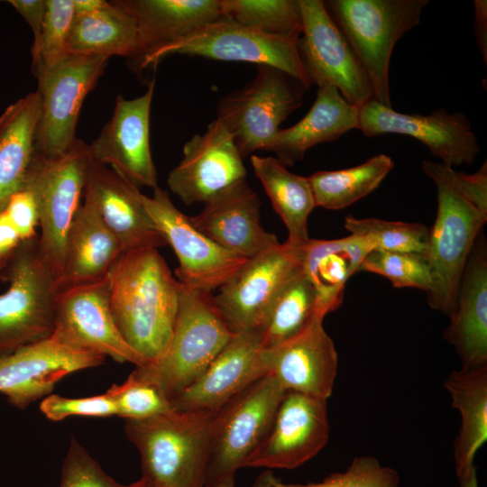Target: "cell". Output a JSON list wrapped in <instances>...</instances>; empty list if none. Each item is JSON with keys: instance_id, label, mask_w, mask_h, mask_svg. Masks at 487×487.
I'll return each instance as SVG.
<instances>
[{"instance_id": "2e32d148", "label": "cell", "mask_w": 487, "mask_h": 487, "mask_svg": "<svg viewBox=\"0 0 487 487\" xmlns=\"http://www.w3.org/2000/svg\"><path fill=\"white\" fill-rule=\"evenodd\" d=\"M358 129L367 137L387 133L413 137L452 168L473 164L480 152L477 136L464 114H449L445 108L427 115L403 114L372 99L359 109Z\"/></svg>"}, {"instance_id": "836d02e7", "label": "cell", "mask_w": 487, "mask_h": 487, "mask_svg": "<svg viewBox=\"0 0 487 487\" xmlns=\"http://www.w3.org/2000/svg\"><path fill=\"white\" fill-rule=\"evenodd\" d=\"M394 167L386 154L371 157L365 162L337 170H320L308 177L316 207L344 209L374 191Z\"/></svg>"}, {"instance_id": "5b68a950", "label": "cell", "mask_w": 487, "mask_h": 487, "mask_svg": "<svg viewBox=\"0 0 487 487\" xmlns=\"http://www.w3.org/2000/svg\"><path fill=\"white\" fill-rule=\"evenodd\" d=\"M324 5L371 82L374 99L392 107L390 62L395 43L420 22L427 0H328Z\"/></svg>"}, {"instance_id": "7c38bea8", "label": "cell", "mask_w": 487, "mask_h": 487, "mask_svg": "<svg viewBox=\"0 0 487 487\" xmlns=\"http://www.w3.org/2000/svg\"><path fill=\"white\" fill-rule=\"evenodd\" d=\"M304 244L279 243L247 260L219 288L214 301L233 333L261 330L277 297L303 270Z\"/></svg>"}, {"instance_id": "277c9868", "label": "cell", "mask_w": 487, "mask_h": 487, "mask_svg": "<svg viewBox=\"0 0 487 487\" xmlns=\"http://www.w3.org/2000/svg\"><path fill=\"white\" fill-rule=\"evenodd\" d=\"M234 334L210 292L180 283L177 316L166 353L152 364L136 367L131 374L154 384L170 400L206 371Z\"/></svg>"}, {"instance_id": "3957f363", "label": "cell", "mask_w": 487, "mask_h": 487, "mask_svg": "<svg viewBox=\"0 0 487 487\" xmlns=\"http://www.w3.org/2000/svg\"><path fill=\"white\" fill-rule=\"evenodd\" d=\"M216 410H170L125 420L141 456L142 487H204Z\"/></svg>"}, {"instance_id": "f6af8a7d", "label": "cell", "mask_w": 487, "mask_h": 487, "mask_svg": "<svg viewBox=\"0 0 487 487\" xmlns=\"http://www.w3.org/2000/svg\"><path fill=\"white\" fill-rule=\"evenodd\" d=\"M23 243L4 210L0 212V272L8 265Z\"/></svg>"}, {"instance_id": "4316f807", "label": "cell", "mask_w": 487, "mask_h": 487, "mask_svg": "<svg viewBox=\"0 0 487 487\" xmlns=\"http://www.w3.org/2000/svg\"><path fill=\"white\" fill-rule=\"evenodd\" d=\"M124 252L94 206L84 199L67 234L64 269L57 290L104 278Z\"/></svg>"}, {"instance_id": "d590c367", "label": "cell", "mask_w": 487, "mask_h": 487, "mask_svg": "<svg viewBox=\"0 0 487 487\" xmlns=\"http://www.w3.org/2000/svg\"><path fill=\"white\" fill-rule=\"evenodd\" d=\"M221 17L267 36L298 41L299 0H220Z\"/></svg>"}, {"instance_id": "ab89813d", "label": "cell", "mask_w": 487, "mask_h": 487, "mask_svg": "<svg viewBox=\"0 0 487 487\" xmlns=\"http://www.w3.org/2000/svg\"><path fill=\"white\" fill-rule=\"evenodd\" d=\"M379 274L394 288H415L427 293L431 288V273L423 254L371 251L363 260L358 271Z\"/></svg>"}, {"instance_id": "30bf717a", "label": "cell", "mask_w": 487, "mask_h": 487, "mask_svg": "<svg viewBox=\"0 0 487 487\" xmlns=\"http://www.w3.org/2000/svg\"><path fill=\"white\" fill-rule=\"evenodd\" d=\"M286 391L271 374L218 409L205 485L234 476L269 433Z\"/></svg>"}, {"instance_id": "8fae6325", "label": "cell", "mask_w": 487, "mask_h": 487, "mask_svg": "<svg viewBox=\"0 0 487 487\" xmlns=\"http://www.w3.org/2000/svg\"><path fill=\"white\" fill-rule=\"evenodd\" d=\"M109 58L68 54L37 78L41 114L36 129L35 152L57 158L78 140L77 124L83 102L97 84Z\"/></svg>"}, {"instance_id": "60d3db41", "label": "cell", "mask_w": 487, "mask_h": 487, "mask_svg": "<svg viewBox=\"0 0 487 487\" xmlns=\"http://www.w3.org/2000/svg\"><path fill=\"white\" fill-rule=\"evenodd\" d=\"M114 400L117 416L125 420H142L173 410L170 400L154 384L142 381L132 374L106 391Z\"/></svg>"}, {"instance_id": "7bdbcfd3", "label": "cell", "mask_w": 487, "mask_h": 487, "mask_svg": "<svg viewBox=\"0 0 487 487\" xmlns=\"http://www.w3.org/2000/svg\"><path fill=\"white\" fill-rule=\"evenodd\" d=\"M40 409L52 421H60L71 416L95 418L117 416L115 403L107 392L75 399L57 394L48 395L41 402Z\"/></svg>"}, {"instance_id": "8992f818", "label": "cell", "mask_w": 487, "mask_h": 487, "mask_svg": "<svg viewBox=\"0 0 487 487\" xmlns=\"http://www.w3.org/2000/svg\"><path fill=\"white\" fill-rule=\"evenodd\" d=\"M91 161L89 144L80 139L57 158L46 159L35 152L22 186L35 198L39 248L56 283L63 272L66 238L80 205Z\"/></svg>"}, {"instance_id": "83f0119b", "label": "cell", "mask_w": 487, "mask_h": 487, "mask_svg": "<svg viewBox=\"0 0 487 487\" xmlns=\"http://www.w3.org/2000/svg\"><path fill=\"white\" fill-rule=\"evenodd\" d=\"M135 19L140 41L134 60L221 18L220 0H117Z\"/></svg>"}, {"instance_id": "ee69618b", "label": "cell", "mask_w": 487, "mask_h": 487, "mask_svg": "<svg viewBox=\"0 0 487 487\" xmlns=\"http://www.w3.org/2000/svg\"><path fill=\"white\" fill-rule=\"evenodd\" d=\"M15 227L23 242L38 236L39 213L31 190L22 187L15 191L3 209Z\"/></svg>"}, {"instance_id": "8d00e7d4", "label": "cell", "mask_w": 487, "mask_h": 487, "mask_svg": "<svg viewBox=\"0 0 487 487\" xmlns=\"http://www.w3.org/2000/svg\"><path fill=\"white\" fill-rule=\"evenodd\" d=\"M253 487H400V477L393 468L382 465L372 455L354 457L344 472L331 473L317 482H285L271 470L262 472Z\"/></svg>"}, {"instance_id": "9c48e42d", "label": "cell", "mask_w": 487, "mask_h": 487, "mask_svg": "<svg viewBox=\"0 0 487 487\" xmlns=\"http://www.w3.org/2000/svg\"><path fill=\"white\" fill-rule=\"evenodd\" d=\"M174 54L271 66L308 89L310 87L299 58L297 41L267 36L222 17L191 30L134 63L138 69H143Z\"/></svg>"}, {"instance_id": "d6a6232c", "label": "cell", "mask_w": 487, "mask_h": 487, "mask_svg": "<svg viewBox=\"0 0 487 487\" xmlns=\"http://www.w3.org/2000/svg\"><path fill=\"white\" fill-rule=\"evenodd\" d=\"M251 163L272 207L287 228L286 243L303 245L309 239L308 216L316 207L308 177L290 172L275 157L253 155Z\"/></svg>"}, {"instance_id": "7a4b0ae2", "label": "cell", "mask_w": 487, "mask_h": 487, "mask_svg": "<svg viewBox=\"0 0 487 487\" xmlns=\"http://www.w3.org/2000/svg\"><path fill=\"white\" fill-rule=\"evenodd\" d=\"M109 275L110 308L120 334L147 365L157 362L171 339L180 282L153 247L124 251Z\"/></svg>"}, {"instance_id": "5bb4252c", "label": "cell", "mask_w": 487, "mask_h": 487, "mask_svg": "<svg viewBox=\"0 0 487 487\" xmlns=\"http://www.w3.org/2000/svg\"><path fill=\"white\" fill-rule=\"evenodd\" d=\"M302 32L297 41L307 80L331 85L353 106L374 99L369 78L321 0H299Z\"/></svg>"}, {"instance_id": "f35d334b", "label": "cell", "mask_w": 487, "mask_h": 487, "mask_svg": "<svg viewBox=\"0 0 487 487\" xmlns=\"http://www.w3.org/2000/svg\"><path fill=\"white\" fill-rule=\"evenodd\" d=\"M40 33L32 46V71L35 77L68 55V40L75 16L73 0H46Z\"/></svg>"}, {"instance_id": "b9f144b4", "label": "cell", "mask_w": 487, "mask_h": 487, "mask_svg": "<svg viewBox=\"0 0 487 487\" xmlns=\"http://www.w3.org/2000/svg\"><path fill=\"white\" fill-rule=\"evenodd\" d=\"M60 487H142V484L140 481L129 485L119 483L72 438L61 467Z\"/></svg>"}, {"instance_id": "e0dca14e", "label": "cell", "mask_w": 487, "mask_h": 487, "mask_svg": "<svg viewBox=\"0 0 487 487\" xmlns=\"http://www.w3.org/2000/svg\"><path fill=\"white\" fill-rule=\"evenodd\" d=\"M326 402L286 391L269 433L244 467L292 470L314 458L329 440Z\"/></svg>"}, {"instance_id": "ba28073f", "label": "cell", "mask_w": 487, "mask_h": 487, "mask_svg": "<svg viewBox=\"0 0 487 487\" xmlns=\"http://www.w3.org/2000/svg\"><path fill=\"white\" fill-rule=\"evenodd\" d=\"M307 89L277 68L258 66L251 82L220 98L216 118L244 159L255 151H266L280 124L301 106Z\"/></svg>"}, {"instance_id": "6da1fadb", "label": "cell", "mask_w": 487, "mask_h": 487, "mask_svg": "<svg viewBox=\"0 0 487 487\" xmlns=\"http://www.w3.org/2000/svg\"><path fill=\"white\" fill-rule=\"evenodd\" d=\"M437 189V212L425 258L431 273L427 304L448 318L455 312L464 268L487 222V163L466 174L442 162L422 161Z\"/></svg>"}, {"instance_id": "681fc988", "label": "cell", "mask_w": 487, "mask_h": 487, "mask_svg": "<svg viewBox=\"0 0 487 487\" xmlns=\"http://www.w3.org/2000/svg\"><path fill=\"white\" fill-rule=\"evenodd\" d=\"M460 487H479L476 467L465 477L458 479Z\"/></svg>"}, {"instance_id": "44dd1931", "label": "cell", "mask_w": 487, "mask_h": 487, "mask_svg": "<svg viewBox=\"0 0 487 487\" xmlns=\"http://www.w3.org/2000/svg\"><path fill=\"white\" fill-rule=\"evenodd\" d=\"M104 355L67 347L48 337L0 357V393L20 409L48 396L71 372L99 366Z\"/></svg>"}, {"instance_id": "1f68e13d", "label": "cell", "mask_w": 487, "mask_h": 487, "mask_svg": "<svg viewBox=\"0 0 487 487\" xmlns=\"http://www.w3.org/2000/svg\"><path fill=\"white\" fill-rule=\"evenodd\" d=\"M67 51L74 55L135 60L140 52L136 21L117 0L108 1L94 13L75 14Z\"/></svg>"}, {"instance_id": "e575fe53", "label": "cell", "mask_w": 487, "mask_h": 487, "mask_svg": "<svg viewBox=\"0 0 487 487\" xmlns=\"http://www.w3.org/2000/svg\"><path fill=\"white\" fill-rule=\"evenodd\" d=\"M319 310V293L302 270L281 290L260 332L263 348L281 343L303 330Z\"/></svg>"}, {"instance_id": "603a6c76", "label": "cell", "mask_w": 487, "mask_h": 487, "mask_svg": "<svg viewBox=\"0 0 487 487\" xmlns=\"http://www.w3.org/2000/svg\"><path fill=\"white\" fill-rule=\"evenodd\" d=\"M260 207L258 195L244 179L208 198L189 219L212 242L249 260L280 243L262 226Z\"/></svg>"}, {"instance_id": "484cf974", "label": "cell", "mask_w": 487, "mask_h": 487, "mask_svg": "<svg viewBox=\"0 0 487 487\" xmlns=\"http://www.w3.org/2000/svg\"><path fill=\"white\" fill-rule=\"evenodd\" d=\"M359 109L331 85L317 87L316 99L296 124L280 129L266 151L272 152L283 165L292 167L315 145L334 142L358 129Z\"/></svg>"}, {"instance_id": "f1b7e54d", "label": "cell", "mask_w": 487, "mask_h": 487, "mask_svg": "<svg viewBox=\"0 0 487 487\" xmlns=\"http://www.w3.org/2000/svg\"><path fill=\"white\" fill-rule=\"evenodd\" d=\"M452 406L460 414V427L454 442L457 479L476 466L474 459L487 441V366L451 372L444 381Z\"/></svg>"}, {"instance_id": "ac0fdd59", "label": "cell", "mask_w": 487, "mask_h": 487, "mask_svg": "<svg viewBox=\"0 0 487 487\" xmlns=\"http://www.w3.org/2000/svg\"><path fill=\"white\" fill-rule=\"evenodd\" d=\"M155 79L140 96H117L113 114L89 144L92 159L106 165L137 188H156L157 170L150 145V115Z\"/></svg>"}, {"instance_id": "f907efd6", "label": "cell", "mask_w": 487, "mask_h": 487, "mask_svg": "<svg viewBox=\"0 0 487 487\" xmlns=\"http://www.w3.org/2000/svg\"><path fill=\"white\" fill-rule=\"evenodd\" d=\"M204 487H234V476L226 477L213 484L205 485Z\"/></svg>"}, {"instance_id": "74e56055", "label": "cell", "mask_w": 487, "mask_h": 487, "mask_svg": "<svg viewBox=\"0 0 487 487\" xmlns=\"http://www.w3.org/2000/svg\"><path fill=\"white\" fill-rule=\"evenodd\" d=\"M345 227L352 235L368 239L373 250L425 254L429 228L421 223L347 216Z\"/></svg>"}, {"instance_id": "7402d4cb", "label": "cell", "mask_w": 487, "mask_h": 487, "mask_svg": "<svg viewBox=\"0 0 487 487\" xmlns=\"http://www.w3.org/2000/svg\"><path fill=\"white\" fill-rule=\"evenodd\" d=\"M259 330L234 333L206 371L170 401L173 410H216L267 375Z\"/></svg>"}, {"instance_id": "4dcf8cb0", "label": "cell", "mask_w": 487, "mask_h": 487, "mask_svg": "<svg viewBox=\"0 0 487 487\" xmlns=\"http://www.w3.org/2000/svg\"><path fill=\"white\" fill-rule=\"evenodd\" d=\"M40 114L36 90L10 104L0 115V212L23 184L35 153Z\"/></svg>"}, {"instance_id": "52a82bcc", "label": "cell", "mask_w": 487, "mask_h": 487, "mask_svg": "<svg viewBox=\"0 0 487 487\" xmlns=\"http://www.w3.org/2000/svg\"><path fill=\"white\" fill-rule=\"evenodd\" d=\"M39 236V235H38ZM38 236L21 244L0 280V357L48 338L54 329L56 279L44 262Z\"/></svg>"}, {"instance_id": "cb8c5ba5", "label": "cell", "mask_w": 487, "mask_h": 487, "mask_svg": "<svg viewBox=\"0 0 487 487\" xmlns=\"http://www.w3.org/2000/svg\"><path fill=\"white\" fill-rule=\"evenodd\" d=\"M83 194L124 251L168 244L146 211L139 188L113 169L92 159Z\"/></svg>"}, {"instance_id": "c3c4849f", "label": "cell", "mask_w": 487, "mask_h": 487, "mask_svg": "<svg viewBox=\"0 0 487 487\" xmlns=\"http://www.w3.org/2000/svg\"><path fill=\"white\" fill-rule=\"evenodd\" d=\"M106 0H73L75 14L94 13L107 5Z\"/></svg>"}, {"instance_id": "4fadbf2b", "label": "cell", "mask_w": 487, "mask_h": 487, "mask_svg": "<svg viewBox=\"0 0 487 487\" xmlns=\"http://www.w3.org/2000/svg\"><path fill=\"white\" fill-rule=\"evenodd\" d=\"M110 289L108 272L100 280L58 290L51 337L74 350L146 366L147 361L126 343L115 323Z\"/></svg>"}, {"instance_id": "9a60e30c", "label": "cell", "mask_w": 487, "mask_h": 487, "mask_svg": "<svg viewBox=\"0 0 487 487\" xmlns=\"http://www.w3.org/2000/svg\"><path fill=\"white\" fill-rule=\"evenodd\" d=\"M143 206L174 250L177 280L191 289L212 292L225 283L247 261L212 242L179 211L167 191L156 188L152 197L142 195Z\"/></svg>"}, {"instance_id": "ffe728a7", "label": "cell", "mask_w": 487, "mask_h": 487, "mask_svg": "<svg viewBox=\"0 0 487 487\" xmlns=\"http://www.w3.org/2000/svg\"><path fill=\"white\" fill-rule=\"evenodd\" d=\"M183 158L167 183L186 205L208 198L246 178V169L232 135L216 118L204 133L193 135L183 146Z\"/></svg>"}, {"instance_id": "f546056e", "label": "cell", "mask_w": 487, "mask_h": 487, "mask_svg": "<svg viewBox=\"0 0 487 487\" xmlns=\"http://www.w3.org/2000/svg\"><path fill=\"white\" fill-rule=\"evenodd\" d=\"M372 250L368 239L352 234L335 240L309 238L304 244L303 271L319 293V310L325 317L340 306L347 280Z\"/></svg>"}, {"instance_id": "d4e9b609", "label": "cell", "mask_w": 487, "mask_h": 487, "mask_svg": "<svg viewBox=\"0 0 487 487\" xmlns=\"http://www.w3.org/2000/svg\"><path fill=\"white\" fill-rule=\"evenodd\" d=\"M444 331L461 369L487 366V242L479 234L463 271L455 309Z\"/></svg>"}, {"instance_id": "d6986e66", "label": "cell", "mask_w": 487, "mask_h": 487, "mask_svg": "<svg viewBox=\"0 0 487 487\" xmlns=\"http://www.w3.org/2000/svg\"><path fill=\"white\" fill-rule=\"evenodd\" d=\"M325 317L316 315L294 336L263 348L262 363L286 391L325 400L332 395L338 371V354L324 328Z\"/></svg>"}, {"instance_id": "7dc6e473", "label": "cell", "mask_w": 487, "mask_h": 487, "mask_svg": "<svg viewBox=\"0 0 487 487\" xmlns=\"http://www.w3.org/2000/svg\"><path fill=\"white\" fill-rule=\"evenodd\" d=\"M475 7V37L484 62L487 60V2L474 1Z\"/></svg>"}, {"instance_id": "bcb514c9", "label": "cell", "mask_w": 487, "mask_h": 487, "mask_svg": "<svg viewBox=\"0 0 487 487\" xmlns=\"http://www.w3.org/2000/svg\"><path fill=\"white\" fill-rule=\"evenodd\" d=\"M8 3L30 26L33 39L37 38L46 13V0H9Z\"/></svg>"}]
</instances>
